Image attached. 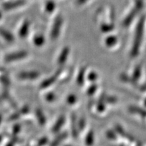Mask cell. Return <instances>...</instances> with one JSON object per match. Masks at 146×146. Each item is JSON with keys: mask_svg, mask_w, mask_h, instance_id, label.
Masks as SVG:
<instances>
[{"mask_svg": "<svg viewBox=\"0 0 146 146\" xmlns=\"http://www.w3.org/2000/svg\"><path fill=\"white\" fill-rule=\"evenodd\" d=\"M63 24V19L61 16H58L55 19V21L53 25L52 31H51V38L52 40L58 39V36L60 34L62 27Z\"/></svg>", "mask_w": 146, "mask_h": 146, "instance_id": "cell-1", "label": "cell"}, {"mask_svg": "<svg viewBox=\"0 0 146 146\" xmlns=\"http://www.w3.org/2000/svg\"><path fill=\"white\" fill-rule=\"evenodd\" d=\"M28 56V53L26 51H18L11 53L5 56L4 61L5 62H14L22 60Z\"/></svg>", "mask_w": 146, "mask_h": 146, "instance_id": "cell-2", "label": "cell"}, {"mask_svg": "<svg viewBox=\"0 0 146 146\" xmlns=\"http://www.w3.org/2000/svg\"><path fill=\"white\" fill-rule=\"evenodd\" d=\"M40 76V73L38 71H27L21 72L18 74V78L21 80H35Z\"/></svg>", "mask_w": 146, "mask_h": 146, "instance_id": "cell-3", "label": "cell"}, {"mask_svg": "<svg viewBox=\"0 0 146 146\" xmlns=\"http://www.w3.org/2000/svg\"><path fill=\"white\" fill-rule=\"evenodd\" d=\"M25 4V1L23 0H19V1H11V2H8L3 4V8L6 10H14V9L18 8L19 7L23 6V5Z\"/></svg>", "mask_w": 146, "mask_h": 146, "instance_id": "cell-4", "label": "cell"}, {"mask_svg": "<svg viewBox=\"0 0 146 146\" xmlns=\"http://www.w3.org/2000/svg\"><path fill=\"white\" fill-rule=\"evenodd\" d=\"M29 29H30V22L29 21H25L19 29V31H18L19 36L22 38L25 37L29 33Z\"/></svg>", "mask_w": 146, "mask_h": 146, "instance_id": "cell-5", "label": "cell"}, {"mask_svg": "<svg viewBox=\"0 0 146 146\" xmlns=\"http://www.w3.org/2000/svg\"><path fill=\"white\" fill-rule=\"evenodd\" d=\"M69 52H70V50H69L68 47H66L64 48H63V50H62L61 53H60V54L58 58V63L59 64L62 65L64 62H66V61L67 60V58H68Z\"/></svg>", "mask_w": 146, "mask_h": 146, "instance_id": "cell-6", "label": "cell"}, {"mask_svg": "<svg viewBox=\"0 0 146 146\" xmlns=\"http://www.w3.org/2000/svg\"><path fill=\"white\" fill-rule=\"evenodd\" d=\"M0 36L8 42H12L14 40L13 35L9 31L1 28V27H0Z\"/></svg>", "mask_w": 146, "mask_h": 146, "instance_id": "cell-7", "label": "cell"}, {"mask_svg": "<svg viewBox=\"0 0 146 146\" xmlns=\"http://www.w3.org/2000/svg\"><path fill=\"white\" fill-rule=\"evenodd\" d=\"M65 119L63 116H61L58 118L57 121L56 122L55 125L53 126L52 127V132L53 133H58L60 129H62V127H63L64 124Z\"/></svg>", "mask_w": 146, "mask_h": 146, "instance_id": "cell-8", "label": "cell"}, {"mask_svg": "<svg viewBox=\"0 0 146 146\" xmlns=\"http://www.w3.org/2000/svg\"><path fill=\"white\" fill-rule=\"evenodd\" d=\"M56 78H57L56 75H53L52 77L45 79V81L41 84V89H46V88H47V87L51 86L53 83H54L55 82H56Z\"/></svg>", "mask_w": 146, "mask_h": 146, "instance_id": "cell-9", "label": "cell"}, {"mask_svg": "<svg viewBox=\"0 0 146 146\" xmlns=\"http://www.w3.org/2000/svg\"><path fill=\"white\" fill-rule=\"evenodd\" d=\"M34 44L36 46H41L45 43V37L43 35L38 34L34 36L33 39Z\"/></svg>", "mask_w": 146, "mask_h": 146, "instance_id": "cell-10", "label": "cell"}, {"mask_svg": "<svg viewBox=\"0 0 146 146\" xmlns=\"http://www.w3.org/2000/svg\"><path fill=\"white\" fill-rule=\"evenodd\" d=\"M55 8H56V4H55L54 2H53L52 1H47L45 6V12L49 14L52 13V12H54Z\"/></svg>", "mask_w": 146, "mask_h": 146, "instance_id": "cell-11", "label": "cell"}, {"mask_svg": "<svg viewBox=\"0 0 146 146\" xmlns=\"http://www.w3.org/2000/svg\"><path fill=\"white\" fill-rule=\"evenodd\" d=\"M66 137H67V133H62V134H60V136L57 137L56 138V139L54 140V142L57 141L56 143H55V145H58V144H59L60 142L62 141H61V140L64 139Z\"/></svg>", "mask_w": 146, "mask_h": 146, "instance_id": "cell-12", "label": "cell"}, {"mask_svg": "<svg viewBox=\"0 0 146 146\" xmlns=\"http://www.w3.org/2000/svg\"><path fill=\"white\" fill-rule=\"evenodd\" d=\"M67 102L69 104H75L76 102V97L73 94L69 95L67 98Z\"/></svg>", "mask_w": 146, "mask_h": 146, "instance_id": "cell-13", "label": "cell"}, {"mask_svg": "<svg viewBox=\"0 0 146 146\" xmlns=\"http://www.w3.org/2000/svg\"><path fill=\"white\" fill-rule=\"evenodd\" d=\"M55 98H56V96H55V94L52 92L48 93V94L45 96V99H46L47 101L48 102L54 101L55 100Z\"/></svg>", "mask_w": 146, "mask_h": 146, "instance_id": "cell-14", "label": "cell"}, {"mask_svg": "<svg viewBox=\"0 0 146 146\" xmlns=\"http://www.w3.org/2000/svg\"><path fill=\"white\" fill-rule=\"evenodd\" d=\"M1 18H2V14H1V12H0V20L1 19Z\"/></svg>", "mask_w": 146, "mask_h": 146, "instance_id": "cell-15", "label": "cell"}]
</instances>
